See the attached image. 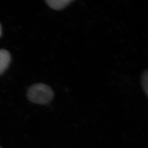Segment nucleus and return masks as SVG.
<instances>
[{
  "label": "nucleus",
  "mask_w": 148,
  "mask_h": 148,
  "mask_svg": "<svg viewBox=\"0 0 148 148\" xmlns=\"http://www.w3.org/2000/svg\"><path fill=\"white\" fill-rule=\"evenodd\" d=\"M10 62V53L5 49H0V75L7 69Z\"/></svg>",
  "instance_id": "f03ea898"
},
{
  "label": "nucleus",
  "mask_w": 148,
  "mask_h": 148,
  "mask_svg": "<svg viewBox=\"0 0 148 148\" xmlns=\"http://www.w3.org/2000/svg\"><path fill=\"white\" fill-rule=\"evenodd\" d=\"M0 148H1V147H0Z\"/></svg>",
  "instance_id": "423d86ee"
},
{
  "label": "nucleus",
  "mask_w": 148,
  "mask_h": 148,
  "mask_svg": "<svg viewBox=\"0 0 148 148\" xmlns=\"http://www.w3.org/2000/svg\"><path fill=\"white\" fill-rule=\"evenodd\" d=\"M30 101L39 105H47L51 102L54 97L53 90L46 84L39 83L31 86L27 92Z\"/></svg>",
  "instance_id": "f257e3e1"
},
{
  "label": "nucleus",
  "mask_w": 148,
  "mask_h": 148,
  "mask_svg": "<svg viewBox=\"0 0 148 148\" xmlns=\"http://www.w3.org/2000/svg\"><path fill=\"white\" fill-rule=\"evenodd\" d=\"M1 25H0V36H1Z\"/></svg>",
  "instance_id": "39448f33"
},
{
  "label": "nucleus",
  "mask_w": 148,
  "mask_h": 148,
  "mask_svg": "<svg viewBox=\"0 0 148 148\" xmlns=\"http://www.w3.org/2000/svg\"><path fill=\"white\" fill-rule=\"evenodd\" d=\"M141 84L144 92L146 95H148V70H146L143 73L141 77Z\"/></svg>",
  "instance_id": "20e7f679"
},
{
  "label": "nucleus",
  "mask_w": 148,
  "mask_h": 148,
  "mask_svg": "<svg viewBox=\"0 0 148 148\" xmlns=\"http://www.w3.org/2000/svg\"><path fill=\"white\" fill-rule=\"evenodd\" d=\"M46 3L51 8L54 10H62L69 5L73 0H47Z\"/></svg>",
  "instance_id": "7ed1b4c3"
}]
</instances>
